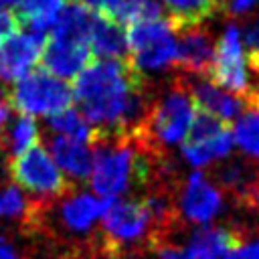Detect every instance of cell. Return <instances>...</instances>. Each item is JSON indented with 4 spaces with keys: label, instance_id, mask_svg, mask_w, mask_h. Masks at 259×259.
Masks as SVG:
<instances>
[{
    "label": "cell",
    "instance_id": "obj_1",
    "mask_svg": "<svg viewBox=\"0 0 259 259\" xmlns=\"http://www.w3.org/2000/svg\"><path fill=\"white\" fill-rule=\"evenodd\" d=\"M73 101L95 134H132L144 121L156 89L130 61L95 59L73 79Z\"/></svg>",
    "mask_w": 259,
    "mask_h": 259
},
{
    "label": "cell",
    "instance_id": "obj_2",
    "mask_svg": "<svg viewBox=\"0 0 259 259\" xmlns=\"http://www.w3.org/2000/svg\"><path fill=\"white\" fill-rule=\"evenodd\" d=\"M194 115L196 105L188 93L184 75L176 71L168 87L162 93L156 91L144 121L132 136L152 154L170 156V148L184 142Z\"/></svg>",
    "mask_w": 259,
    "mask_h": 259
},
{
    "label": "cell",
    "instance_id": "obj_3",
    "mask_svg": "<svg viewBox=\"0 0 259 259\" xmlns=\"http://www.w3.org/2000/svg\"><path fill=\"white\" fill-rule=\"evenodd\" d=\"M10 180L36 204L47 206L75 188L69 178L59 170L47 148L38 142L26 152L8 160Z\"/></svg>",
    "mask_w": 259,
    "mask_h": 259
},
{
    "label": "cell",
    "instance_id": "obj_4",
    "mask_svg": "<svg viewBox=\"0 0 259 259\" xmlns=\"http://www.w3.org/2000/svg\"><path fill=\"white\" fill-rule=\"evenodd\" d=\"M6 101L10 109L20 115L51 117L67 107H73V93L63 79L38 67L12 83V89L6 93Z\"/></svg>",
    "mask_w": 259,
    "mask_h": 259
},
{
    "label": "cell",
    "instance_id": "obj_5",
    "mask_svg": "<svg viewBox=\"0 0 259 259\" xmlns=\"http://www.w3.org/2000/svg\"><path fill=\"white\" fill-rule=\"evenodd\" d=\"M125 40L127 59L142 73L174 67L176 63V38L166 18L127 26Z\"/></svg>",
    "mask_w": 259,
    "mask_h": 259
},
{
    "label": "cell",
    "instance_id": "obj_6",
    "mask_svg": "<svg viewBox=\"0 0 259 259\" xmlns=\"http://www.w3.org/2000/svg\"><path fill=\"white\" fill-rule=\"evenodd\" d=\"M233 144L231 123L196 109L192 125L182 142V156L194 168H204L227 158Z\"/></svg>",
    "mask_w": 259,
    "mask_h": 259
},
{
    "label": "cell",
    "instance_id": "obj_7",
    "mask_svg": "<svg viewBox=\"0 0 259 259\" xmlns=\"http://www.w3.org/2000/svg\"><path fill=\"white\" fill-rule=\"evenodd\" d=\"M208 79L239 97H245L251 91L245 63H243V53H241V34L237 24H229L225 34L214 47V61L212 69L208 73Z\"/></svg>",
    "mask_w": 259,
    "mask_h": 259
},
{
    "label": "cell",
    "instance_id": "obj_8",
    "mask_svg": "<svg viewBox=\"0 0 259 259\" xmlns=\"http://www.w3.org/2000/svg\"><path fill=\"white\" fill-rule=\"evenodd\" d=\"M95 57L89 38L47 32V42L40 55V67L59 79H75Z\"/></svg>",
    "mask_w": 259,
    "mask_h": 259
},
{
    "label": "cell",
    "instance_id": "obj_9",
    "mask_svg": "<svg viewBox=\"0 0 259 259\" xmlns=\"http://www.w3.org/2000/svg\"><path fill=\"white\" fill-rule=\"evenodd\" d=\"M225 204L223 192L208 180L206 172H192L180 186L178 192V214L184 225H206L210 223Z\"/></svg>",
    "mask_w": 259,
    "mask_h": 259
},
{
    "label": "cell",
    "instance_id": "obj_10",
    "mask_svg": "<svg viewBox=\"0 0 259 259\" xmlns=\"http://www.w3.org/2000/svg\"><path fill=\"white\" fill-rule=\"evenodd\" d=\"M176 71L196 77H208L214 61V38L204 24L176 30Z\"/></svg>",
    "mask_w": 259,
    "mask_h": 259
},
{
    "label": "cell",
    "instance_id": "obj_11",
    "mask_svg": "<svg viewBox=\"0 0 259 259\" xmlns=\"http://www.w3.org/2000/svg\"><path fill=\"white\" fill-rule=\"evenodd\" d=\"M47 34H14L0 47V83H16L40 63Z\"/></svg>",
    "mask_w": 259,
    "mask_h": 259
},
{
    "label": "cell",
    "instance_id": "obj_12",
    "mask_svg": "<svg viewBox=\"0 0 259 259\" xmlns=\"http://www.w3.org/2000/svg\"><path fill=\"white\" fill-rule=\"evenodd\" d=\"M182 75H184V83H186L188 93L198 111L210 113V115L231 123V119L237 117L245 109L247 97H239V95H233V93L217 87L208 77H196V75H186V73H182Z\"/></svg>",
    "mask_w": 259,
    "mask_h": 259
},
{
    "label": "cell",
    "instance_id": "obj_13",
    "mask_svg": "<svg viewBox=\"0 0 259 259\" xmlns=\"http://www.w3.org/2000/svg\"><path fill=\"white\" fill-rule=\"evenodd\" d=\"M45 148L55 160V164L59 166V170L65 172L71 184L89 180L91 164H93V150L87 142L49 132Z\"/></svg>",
    "mask_w": 259,
    "mask_h": 259
},
{
    "label": "cell",
    "instance_id": "obj_14",
    "mask_svg": "<svg viewBox=\"0 0 259 259\" xmlns=\"http://www.w3.org/2000/svg\"><path fill=\"white\" fill-rule=\"evenodd\" d=\"M249 235L235 227H200L184 247L192 259H221L231 249L241 247Z\"/></svg>",
    "mask_w": 259,
    "mask_h": 259
},
{
    "label": "cell",
    "instance_id": "obj_15",
    "mask_svg": "<svg viewBox=\"0 0 259 259\" xmlns=\"http://www.w3.org/2000/svg\"><path fill=\"white\" fill-rule=\"evenodd\" d=\"M89 47H91V53L95 59L130 61L125 28L115 18L93 14L91 28H89Z\"/></svg>",
    "mask_w": 259,
    "mask_h": 259
},
{
    "label": "cell",
    "instance_id": "obj_16",
    "mask_svg": "<svg viewBox=\"0 0 259 259\" xmlns=\"http://www.w3.org/2000/svg\"><path fill=\"white\" fill-rule=\"evenodd\" d=\"M168 18L166 22L170 24L172 32L182 30L186 26L194 24H204L208 18L225 10L223 0H162Z\"/></svg>",
    "mask_w": 259,
    "mask_h": 259
},
{
    "label": "cell",
    "instance_id": "obj_17",
    "mask_svg": "<svg viewBox=\"0 0 259 259\" xmlns=\"http://www.w3.org/2000/svg\"><path fill=\"white\" fill-rule=\"evenodd\" d=\"M38 142H40V132L34 117L30 115L18 113L14 119H8L0 130V152L6 156V160L26 152Z\"/></svg>",
    "mask_w": 259,
    "mask_h": 259
},
{
    "label": "cell",
    "instance_id": "obj_18",
    "mask_svg": "<svg viewBox=\"0 0 259 259\" xmlns=\"http://www.w3.org/2000/svg\"><path fill=\"white\" fill-rule=\"evenodd\" d=\"M243 115L231 125L233 142L243 150L245 156L259 160V91H249Z\"/></svg>",
    "mask_w": 259,
    "mask_h": 259
},
{
    "label": "cell",
    "instance_id": "obj_19",
    "mask_svg": "<svg viewBox=\"0 0 259 259\" xmlns=\"http://www.w3.org/2000/svg\"><path fill=\"white\" fill-rule=\"evenodd\" d=\"M65 2L67 0H18L16 12L22 24H28L32 32L47 34V30L53 28Z\"/></svg>",
    "mask_w": 259,
    "mask_h": 259
},
{
    "label": "cell",
    "instance_id": "obj_20",
    "mask_svg": "<svg viewBox=\"0 0 259 259\" xmlns=\"http://www.w3.org/2000/svg\"><path fill=\"white\" fill-rule=\"evenodd\" d=\"M49 132L59 134V136H67V138H73V140L87 142L89 146L95 138V130L91 127V123L75 107H67V109L51 115L49 117Z\"/></svg>",
    "mask_w": 259,
    "mask_h": 259
},
{
    "label": "cell",
    "instance_id": "obj_21",
    "mask_svg": "<svg viewBox=\"0 0 259 259\" xmlns=\"http://www.w3.org/2000/svg\"><path fill=\"white\" fill-rule=\"evenodd\" d=\"M113 18L123 28H127L132 24L162 18V6L158 0H121Z\"/></svg>",
    "mask_w": 259,
    "mask_h": 259
},
{
    "label": "cell",
    "instance_id": "obj_22",
    "mask_svg": "<svg viewBox=\"0 0 259 259\" xmlns=\"http://www.w3.org/2000/svg\"><path fill=\"white\" fill-rule=\"evenodd\" d=\"M245 47H247V65L251 73L259 75V18L247 24L245 28Z\"/></svg>",
    "mask_w": 259,
    "mask_h": 259
},
{
    "label": "cell",
    "instance_id": "obj_23",
    "mask_svg": "<svg viewBox=\"0 0 259 259\" xmlns=\"http://www.w3.org/2000/svg\"><path fill=\"white\" fill-rule=\"evenodd\" d=\"M22 26H24V24H22V20H20V16H18L16 10H12V8H2V10H0V47H2L8 38H12L14 34H18Z\"/></svg>",
    "mask_w": 259,
    "mask_h": 259
},
{
    "label": "cell",
    "instance_id": "obj_24",
    "mask_svg": "<svg viewBox=\"0 0 259 259\" xmlns=\"http://www.w3.org/2000/svg\"><path fill=\"white\" fill-rule=\"evenodd\" d=\"M77 2H81L93 14H101V16H109V18L115 16V12L121 4V0H77Z\"/></svg>",
    "mask_w": 259,
    "mask_h": 259
},
{
    "label": "cell",
    "instance_id": "obj_25",
    "mask_svg": "<svg viewBox=\"0 0 259 259\" xmlns=\"http://www.w3.org/2000/svg\"><path fill=\"white\" fill-rule=\"evenodd\" d=\"M154 251L158 253V259H192L188 251L176 243H162Z\"/></svg>",
    "mask_w": 259,
    "mask_h": 259
},
{
    "label": "cell",
    "instance_id": "obj_26",
    "mask_svg": "<svg viewBox=\"0 0 259 259\" xmlns=\"http://www.w3.org/2000/svg\"><path fill=\"white\" fill-rule=\"evenodd\" d=\"M235 259H259V239L245 241V243L239 247Z\"/></svg>",
    "mask_w": 259,
    "mask_h": 259
},
{
    "label": "cell",
    "instance_id": "obj_27",
    "mask_svg": "<svg viewBox=\"0 0 259 259\" xmlns=\"http://www.w3.org/2000/svg\"><path fill=\"white\" fill-rule=\"evenodd\" d=\"M255 2H259V0H229V2L225 4V10H229L231 14H243V12H247Z\"/></svg>",
    "mask_w": 259,
    "mask_h": 259
},
{
    "label": "cell",
    "instance_id": "obj_28",
    "mask_svg": "<svg viewBox=\"0 0 259 259\" xmlns=\"http://www.w3.org/2000/svg\"><path fill=\"white\" fill-rule=\"evenodd\" d=\"M0 259H20L18 253L14 251V247L6 241H0Z\"/></svg>",
    "mask_w": 259,
    "mask_h": 259
},
{
    "label": "cell",
    "instance_id": "obj_29",
    "mask_svg": "<svg viewBox=\"0 0 259 259\" xmlns=\"http://www.w3.org/2000/svg\"><path fill=\"white\" fill-rule=\"evenodd\" d=\"M16 2H18V0H0V10H2V8H10V6L16 4Z\"/></svg>",
    "mask_w": 259,
    "mask_h": 259
},
{
    "label": "cell",
    "instance_id": "obj_30",
    "mask_svg": "<svg viewBox=\"0 0 259 259\" xmlns=\"http://www.w3.org/2000/svg\"><path fill=\"white\" fill-rule=\"evenodd\" d=\"M67 2H73V0H67Z\"/></svg>",
    "mask_w": 259,
    "mask_h": 259
}]
</instances>
